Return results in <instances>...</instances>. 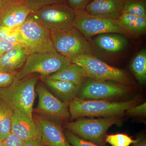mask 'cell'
Listing matches in <instances>:
<instances>
[{"label":"cell","instance_id":"6da1fadb","mask_svg":"<svg viewBox=\"0 0 146 146\" xmlns=\"http://www.w3.org/2000/svg\"><path fill=\"white\" fill-rule=\"evenodd\" d=\"M136 98L127 101L112 102L103 100H84L76 97L69 104L72 119L82 117L108 118L119 117L127 110L137 105Z\"/></svg>","mask_w":146,"mask_h":146},{"label":"cell","instance_id":"7a4b0ae2","mask_svg":"<svg viewBox=\"0 0 146 146\" xmlns=\"http://www.w3.org/2000/svg\"><path fill=\"white\" fill-rule=\"evenodd\" d=\"M38 80L39 77L33 74L21 80L13 82L7 87L1 88L0 100L12 109L20 110L33 118L35 87Z\"/></svg>","mask_w":146,"mask_h":146},{"label":"cell","instance_id":"3957f363","mask_svg":"<svg viewBox=\"0 0 146 146\" xmlns=\"http://www.w3.org/2000/svg\"><path fill=\"white\" fill-rule=\"evenodd\" d=\"M72 63L71 59L65 57L54 50L48 52L29 55L22 69L16 74L13 82L21 80L33 74L48 76Z\"/></svg>","mask_w":146,"mask_h":146},{"label":"cell","instance_id":"277c9868","mask_svg":"<svg viewBox=\"0 0 146 146\" xmlns=\"http://www.w3.org/2000/svg\"><path fill=\"white\" fill-rule=\"evenodd\" d=\"M50 35L54 49L65 57L72 59L94 54L91 44L81 33L73 27L50 33Z\"/></svg>","mask_w":146,"mask_h":146},{"label":"cell","instance_id":"5b68a950","mask_svg":"<svg viewBox=\"0 0 146 146\" xmlns=\"http://www.w3.org/2000/svg\"><path fill=\"white\" fill-rule=\"evenodd\" d=\"M119 117L82 119L66 123L65 127L79 138L100 146H105V138L108 129L119 122Z\"/></svg>","mask_w":146,"mask_h":146},{"label":"cell","instance_id":"8992f818","mask_svg":"<svg viewBox=\"0 0 146 146\" xmlns=\"http://www.w3.org/2000/svg\"><path fill=\"white\" fill-rule=\"evenodd\" d=\"M73 27L86 36L109 33L124 36L131 35L121 25L118 19L95 16L83 12L76 14Z\"/></svg>","mask_w":146,"mask_h":146},{"label":"cell","instance_id":"52a82bcc","mask_svg":"<svg viewBox=\"0 0 146 146\" xmlns=\"http://www.w3.org/2000/svg\"><path fill=\"white\" fill-rule=\"evenodd\" d=\"M23 43L30 54L54 50L50 32L32 12L20 26Z\"/></svg>","mask_w":146,"mask_h":146},{"label":"cell","instance_id":"ba28073f","mask_svg":"<svg viewBox=\"0 0 146 146\" xmlns=\"http://www.w3.org/2000/svg\"><path fill=\"white\" fill-rule=\"evenodd\" d=\"M83 68L87 77L99 81L112 80L122 84H129L130 81L124 71L110 66L94 55H84L71 59Z\"/></svg>","mask_w":146,"mask_h":146},{"label":"cell","instance_id":"9c48e42d","mask_svg":"<svg viewBox=\"0 0 146 146\" xmlns=\"http://www.w3.org/2000/svg\"><path fill=\"white\" fill-rule=\"evenodd\" d=\"M33 13L50 33L72 27L76 16L69 6L60 3L44 6Z\"/></svg>","mask_w":146,"mask_h":146},{"label":"cell","instance_id":"30bf717a","mask_svg":"<svg viewBox=\"0 0 146 146\" xmlns=\"http://www.w3.org/2000/svg\"><path fill=\"white\" fill-rule=\"evenodd\" d=\"M35 91L38 95V103L34 111L58 123L70 118L69 105L55 96L44 84L41 82L36 84Z\"/></svg>","mask_w":146,"mask_h":146},{"label":"cell","instance_id":"8fae6325","mask_svg":"<svg viewBox=\"0 0 146 146\" xmlns=\"http://www.w3.org/2000/svg\"><path fill=\"white\" fill-rule=\"evenodd\" d=\"M129 91L123 85L94 80L81 86L77 97L84 100L113 99L125 96Z\"/></svg>","mask_w":146,"mask_h":146},{"label":"cell","instance_id":"7c38bea8","mask_svg":"<svg viewBox=\"0 0 146 146\" xmlns=\"http://www.w3.org/2000/svg\"><path fill=\"white\" fill-rule=\"evenodd\" d=\"M32 12L26 0H4L0 11V25L20 27Z\"/></svg>","mask_w":146,"mask_h":146},{"label":"cell","instance_id":"4fadbf2b","mask_svg":"<svg viewBox=\"0 0 146 146\" xmlns=\"http://www.w3.org/2000/svg\"><path fill=\"white\" fill-rule=\"evenodd\" d=\"M34 120L45 146H72L68 142L59 123L44 117H35Z\"/></svg>","mask_w":146,"mask_h":146},{"label":"cell","instance_id":"5bb4252c","mask_svg":"<svg viewBox=\"0 0 146 146\" xmlns=\"http://www.w3.org/2000/svg\"><path fill=\"white\" fill-rule=\"evenodd\" d=\"M12 110L11 133L25 141L41 138L40 130L33 118L20 110Z\"/></svg>","mask_w":146,"mask_h":146},{"label":"cell","instance_id":"9a60e30c","mask_svg":"<svg viewBox=\"0 0 146 146\" xmlns=\"http://www.w3.org/2000/svg\"><path fill=\"white\" fill-rule=\"evenodd\" d=\"M129 0H93L82 12L95 15L119 19Z\"/></svg>","mask_w":146,"mask_h":146},{"label":"cell","instance_id":"2e32d148","mask_svg":"<svg viewBox=\"0 0 146 146\" xmlns=\"http://www.w3.org/2000/svg\"><path fill=\"white\" fill-rule=\"evenodd\" d=\"M41 78L47 89L55 96L68 105L77 97L81 87L68 81L51 79L46 76Z\"/></svg>","mask_w":146,"mask_h":146},{"label":"cell","instance_id":"e0dca14e","mask_svg":"<svg viewBox=\"0 0 146 146\" xmlns=\"http://www.w3.org/2000/svg\"><path fill=\"white\" fill-rule=\"evenodd\" d=\"M30 54L23 43L18 44L0 56V70L17 72Z\"/></svg>","mask_w":146,"mask_h":146},{"label":"cell","instance_id":"ac0fdd59","mask_svg":"<svg viewBox=\"0 0 146 146\" xmlns=\"http://www.w3.org/2000/svg\"><path fill=\"white\" fill-rule=\"evenodd\" d=\"M54 80H64L81 86L87 76L83 68L77 64L71 63L56 72L46 76Z\"/></svg>","mask_w":146,"mask_h":146},{"label":"cell","instance_id":"d6986e66","mask_svg":"<svg viewBox=\"0 0 146 146\" xmlns=\"http://www.w3.org/2000/svg\"><path fill=\"white\" fill-rule=\"evenodd\" d=\"M95 43L105 51L115 53L123 49L127 44L128 40L122 35L105 33L98 35L95 39Z\"/></svg>","mask_w":146,"mask_h":146},{"label":"cell","instance_id":"ffe728a7","mask_svg":"<svg viewBox=\"0 0 146 146\" xmlns=\"http://www.w3.org/2000/svg\"><path fill=\"white\" fill-rule=\"evenodd\" d=\"M120 24L131 34L144 33L146 29V18L121 13L119 18Z\"/></svg>","mask_w":146,"mask_h":146},{"label":"cell","instance_id":"44dd1931","mask_svg":"<svg viewBox=\"0 0 146 146\" xmlns=\"http://www.w3.org/2000/svg\"><path fill=\"white\" fill-rule=\"evenodd\" d=\"M13 110L0 100V138L3 141L11 132Z\"/></svg>","mask_w":146,"mask_h":146},{"label":"cell","instance_id":"7402d4cb","mask_svg":"<svg viewBox=\"0 0 146 146\" xmlns=\"http://www.w3.org/2000/svg\"><path fill=\"white\" fill-rule=\"evenodd\" d=\"M131 69L136 79L140 84L145 83L146 80V52L143 49L137 53L132 60Z\"/></svg>","mask_w":146,"mask_h":146},{"label":"cell","instance_id":"603a6c76","mask_svg":"<svg viewBox=\"0 0 146 146\" xmlns=\"http://www.w3.org/2000/svg\"><path fill=\"white\" fill-rule=\"evenodd\" d=\"M0 39L14 44L23 43L20 27H8L0 25Z\"/></svg>","mask_w":146,"mask_h":146},{"label":"cell","instance_id":"cb8c5ba5","mask_svg":"<svg viewBox=\"0 0 146 146\" xmlns=\"http://www.w3.org/2000/svg\"><path fill=\"white\" fill-rule=\"evenodd\" d=\"M122 13L146 18L145 0H129L124 7Z\"/></svg>","mask_w":146,"mask_h":146},{"label":"cell","instance_id":"d4e9b609","mask_svg":"<svg viewBox=\"0 0 146 146\" xmlns=\"http://www.w3.org/2000/svg\"><path fill=\"white\" fill-rule=\"evenodd\" d=\"M136 140L125 133H119L106 135L105 142L112 146H129L135 143Z\"/></svg>","mask_w":146,"mask_h":146},{"label":"cell","instance_id":"484cf974","mask_svg":"<svg viewBox=\"0 0 146 146\" xmlns=\"http://www.w3.org/2000/svg\"><path fill=\"white\" fill-rule=\"evenodd\" d=\"M64 133L68 142L72 146H100L92 142L81 139L68 130Z\"/></svg>","mask_w":146,"mask_h":146},{"label":"cell","instance_id":"4316f807","mask_svg":"<svg viewBox=\"0 0 146 146\" xmlns=\"http://www.w3.org/2000/svg\"><path fill=\"white\" fill-rule=\"evenodd\" d=\"M17 73L0 70V89L11 85L15 80Z\"/></svg>","mask_w":146,"mask_h":146},{"label":"cell","instance_id":"83f0119b","mask_svg":"<svg viewBox=\"0 0 146 146\" xmlns=\"http://www.w3.org/2000/svg\"><path fill=\"white\" fill-rule=\"evenodd\" d=\"M61 0H26L32 12L44 6L60 3Z\"/></svg>","mask_w":146,"mask_h":146},{"label":"cell","instance_id":"f1b7e54d","mask_svg":"<svg viewBox=\"0 0 146 146\" xmlns=\"http://www.w3.org/2000/svg\"><path fill=\"white\" fill-rule=\"evenodd\" d=\"M93 0H68L69 6L76 14L82 12L86 6Z\"/></svg>","mask_w":146,"mask_h":146},{"label":"cell","instance_id":"f546056e","mask_svg":"<svg viewBox=\"0 0 146 146\" xmlns=\"http://www.w3.org/2000/svg\"><path fill=\"white\" fill-rule=\"evenodd\" d=\"M25 141L13 134L9 133L2 141L3 146H24Z\"/></svg>","mask_w":146,"mask_h":146},{"label":"cell","instance_id":"4dcf8cb0","mask_svg":"<svg viewBox=\"0 0 146 146\" xmlns=\"http://www.w3.org/2000/svg\"><path fill=\"white\" fill-rule=\"evenodd\" d=\"M127 115L130 116H145L146 114V103H144L140 105L135 106L130 108L126 111Z\"/></svg>","mask_w":146,"mask_h":146},{"label":"cell","instance_id":"1f68e13d","mask_svg":"<svg viewBox=\"0 0 146 146\" xmlns=\"http://www.w3.org/2000/svg\"><path fill=\"white\" fill-rule=\"evenodd\" d=\"M17 45L5 42L0 39V56Z\"/></svg>","mask_w":146,"mask_h":146},{"label":"cell","instance_id":"d6a6232c","mask_svg":"<svg viewBox=\"0 0 146 146\" xmlns=\"http://www.w3.org/2000/svg\"><path fill=\"white\" fill-rule=\"evenodd\" d=\"M24 146H45L41 138L25 141Z\"/></svg>","mask_w":146,"mask_h":146},{"label":"cell","instance_id":"836d02e7","mask_svg":"<svg viewBox=\"0 0 146 146\" xmlns=\"http://www.w3.org/2000/svg\"><path fill=\"white\" fill-rule=\"evenodd\" d=\"M136 140V142L133 144V146H146V139L144 136H138Z\"/></svg>","mask_w":146,"mask_h":146},{"label":"cell","instance_id":"e575fe53","mask_svg":"<svg viewBox=\"0 0 146 146\" xmlns=\"http://www.w3.org/2000/svg\"><path fill=\"white\" fill-rule=\"evenodd\" d=\"M4 0H0V11L2 8L3 5Z\"/></svg>","mask_w":146,"mask_h":146},{"label":"cell","instance_id":"d590c367","mask_svg":"<svg viewBox=\"0 0 146 146\" xmlns=\"http://www.w3.org/2000/svg\"><path fill=\"white\" fill-rule=\"evenodd\" d=\"M0 146H3L2 141L1 138H0Z\"/></svg>","mask_w":146,"mask_h":146}]
</instances>
